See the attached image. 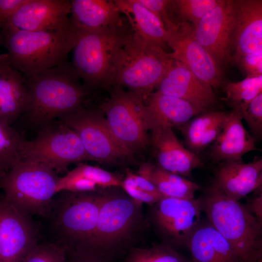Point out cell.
I'll use <instances>...</instances> for the list:
<instances>
[{
    "instance_id": "obj_21",
    "label": "cell",
    "mask_w": 262,
    "mask_h": 262,
    "mask_svg": "<svg viewBox=\"0 0 262 262\" xmlns=\"http://www.w3.org/2000/svg\"><path fill=\"white\" fill-rule=\"evenodd\" d=\"M29 96L23 75L0 54V120L11 125L26 112Z\"/></svg>"
},
{
    "instance_id": "obj_12",
    "label": "cell",
    "mask_w": 262,
    "mask_h": 262,
    "mask_svg": "<svg viewBox=\"0 0 262 262\" xmlns=\"http://www.w3.org/2000/svg\"><path fill=\"white\" fill-rule=\"evenodd\" d=\"M164 26L168 46L173 50L170 53L171 58L213 89L223 87V70L197 40L193 25L186 21L174 22L170 19Z\"/></svg>"
},
{
    "instance_id": "obj_40",
    "label": "cell",
    "mask_w": 262,
    "mask_h": 262,
    "mask_svg": "<svg viewBox=\"0 0 262 262\" xmlns=\"http://www.w3.org/2000/svg\"><path fill=\"white\" fill-rule=\"evenodd\" d=\"M126 173L132 178L136 186L141 190L154 195L165 197L156 187L146 178L134 174L129 170H126Z\"/></svg>"
},
{
    "instance_id": "obj_14",
    "label": "cell",
    "mask_w": 262,
    "mask_h": 262,
    "mask_svg": "<svg viewBox=\"0 0 262 262\" xmlns=\"http://www.w3.org/2000/svg\"><path fill=\"white\" fill-rule=\"evenodd\" d=\"M153 216L156 227L170 246H186L199 224L202 210L201 198L164 197L155 204Z\"/></svg>"
},
{
    "instance_id": "obj_34",
    "label": "cell",
    "mask_w": 262,
    "mask_h": 262,
    "mask_svg": "<svg viewBox=\"0 0 262 262\" xmlns=\"http://www.w3.org/2000/svg\"><path fill=\"white\" fill-rule=\"evenodd\" d=\"M65 251L46 240L40 241L25 256L21 262H66Z\"/></svg>"
},
{
    "instance_id": "obj_38",
    "label": "cell",
    "mask_w": 262,
    "mask_h": 262,
    "mask_svg": "<svg viewBox=\"0 0 262 262\" xmlns=\"http://www.w3.org/2000/svg\"><path fill=\"white\" fill-rule=\"evenodd\" d=\"M27 0H0V30Z\"/></svg>"
},
{
    "instance_id": "obj_25",
    "label": "cell",
    "mask_w": 262,
    "mask_h": 262,
    "mask_svg": "<svg viewBox=\"0 0 262 262\" xmlns=\"http://www.w3.org/2000/svg\"><path fill=\"white\" fill-rule=\"evenodd\" d=\"M229 112H203L178 128L184 138L185 147L198 155L212 144L221 132Z\"/></svg>"
},
{
    "instance_id": "obj_27",
    "label": "cell",
    "mask_w": 262,
    "mask_h": 262,
    "mask_svg": "<svg viewBox=\"0 0 262 262\" xmlns=\"http://www.w3.org/2000/svg\"><path fill=\"white\" fill-rule=\"evenodd\" d=\"M146 102L152 120V127L160 125L178 128L205 112L183 99L156 91Z\"/></svg>"
},
{
    "instance_id": "obj_4",
    "label": "cell",
    "mask_w": 262,
    "mask_h": 262,
    "mask_svg": "<svg viewBox=\"0 0 262 262\" xmlns=\"http://www.w3.org/2000/svg\"><path fill=\"white\" fill-rule=\"evenodd\" d=\"M2 45L12 66L24 76H32L67 62L75 34L72 30L26 31L6 27L0 31Z\"/></svg>"
},
{
    "instance_id": "obj_10",
    "label": "cell",
    "mask_w": 262,
    "mask_h": 262,
    "mask_svg": "<svg viewBox=\"0 0 262 262\" xmlns=\"http://www.w3.org/2000/svg\"><path fill=\"white\" fill-rule=\"evenodd\" d=\"M59 118L77 134L92 161L116 164L131 160L133 155L115 137L100 107L82 106Z\"/></svg>"
},
{
    "instance_id": "obj_30",
    "label": "cell",
    "mask_w": 262,
    "mask_h": 262,
    "mask_svg": "<svg viewBox=\"0 0 262 262\" xmlns=\"http://www.w3.org/2000/svg\"><path fill=\"white\" fill-rule=\"evenodd\" d=\"M23 140L11 125L0 120V178L20 161L19 147Z\"/></svg>"
},
{
    "instance_id": "obj_13",
    "label": "cell",
    "mask_w": 262,
    "mask_h": 262,
    "mask_svg": "<svg viewBox=\"0 0 262 262\" xmlns=\"http://www.w3.org/2000/svg\"><path fill=\"white\" fill-rule=\"evenodd\" d=\"M41 240L32 217L0 198V262H21Z\"/></svg>"
},
{
    "instance_id": "obj_35",
    "label": "cell",
    "mask_w": 262,
    "mask_h": 262,
    "mask_svg": "<svg viewBox=\"0 0 262 262\" xmlns=\"http://www.w3.org/2000/svg\"><path fill=\"white\" fill-rule=\"evenodd\" d=\"M238 114L246 122L255 141L262 138V93L259 94Z\"/></svg>"
},
{
    "instance_id": "obj_43",
    "label": "cell",
    "mask_w": 262,
    "mask_h": 262,
    "mask_svg": "<svg viewBox=\"0 0 262 262\" xmlns=\"http://www.w3.org/2000/svg\"><path fill=\"white\" fill-rule=\"evenodd\" d=\"M2 45V41H1V36L0 31V46Z\"/></svg>"
},
{
    "instance_id": "obj_16",
    "label": "cell",
    "mask_w": 262,
    "mask_h": 262,
    "mask_svg": "<svg viewBox=\"0 0 262 262\" xmlns=\"http://www.w3.org/2000/svg\"><path fill=\"white\" fill-rule=\"evenodd\" d=\"M70 12L69 0H27L3 28L9 27L26 31H68L71 30L69 17Z\"/></svg>"
},
{
    "instance_id": "obj_7",
    "label": "cell",
    "mask_w": 262,
    "mask_h": 262,
    "mask_svg": "<svg viewBox=\"0 0 262 262\" xmlns=\"http://www.w3.org/2000/svg\"><path fill=\"white\" fill-rule=\"evenodd\" d=\"M59 178L43 164L20 160L0 178V188L4 199L20 212L46 219Z\"/></svg>"
},
{
    "instance_id": "obj_28",
    "label": "cell",
    "mask_w": 262,
    "mask_h": 262,
    "mask_svg": "<svg viewBox=\"0 0 262 262\" xmlns=\"http://www.w3.org/2000/svg\"><path fill=\"white\" fill-rule=\"evenodd\" d=\"M138 175L149 180L165 197L193 199L201 189L196 183L150 163L142 164Z\"/></svg>"
},
{
    "instance_id": "obj_33",
    "label": "cell",
    "mask_w": 262,
    "mask_h": 262,
    "mask_svg": "<svg viewBox=\"0 0 262 262\" xmlns=\"http://www.w3.org/2000/svg\"><path fill=\"white\" fill-rule=\"evenodd\" d=\"M67 175L81 177L96 183L98 187H121L123 180L116 175L100 167L80 163Z\"/></svg>"
},
{
    "instance_id": "obj_15",
    "label": "cell",
    "mask_w": 262,
    "mask_h": 262,
    "mask_svg": "<svg viewBox=\"0 0 262 262\" xmlns=\"http://www.w3.org/2000/svg\"><path fill=\"white\" fill-rule=\"evenodd\" d=\"M234 0H220L195 26L194 35L223 70L232 62Z\"/></svg>"
},
{
    "instance_id": "obj_24",
    "label": "cell",
    "mask_w": 262,
    "mask_h": 262,
    "mask_svg": "<svg viewBox=\"0 0 262 262\" xmlns=\"http://www.w3.org/2000/svg\"><path fill=\"white\" fill-rule=\"evenodd\" d=\"M186 246L192 262H240L231 245L208 221H201Z\"/></svg>"
},
{
    "instance_id": "obj_18",
    "label": "cell",
    "mask_w": 262,
    "mask_h": 262,
    "mask_svg": "<svg viewBox=\"0 0 262 262\" xmlns=\"http://www.w3.org/2000/svg\"><path fill=\"white\" fill-rule=\"evenodd\" d=\"M150 143L158 166L181 176H187L202 165L200 157L187 149L178 139L172 128L156 125L150 130Z\"/></svg>"
},
{
    "instance_id": "obj_42",
    "label": "cell",
    "mask_w": 262,
    "mask_h": 262,
    "mask_svg": "<svg viewBox=\"0 0 262 262\" xmlns=\"http://www.w3.org/2000/svg\"><path fill=\"white\" fill-rule=\"evenodd\" d=\"M262 194L254 199L252 202V208L256 215L257 219L262 222Z\"/></svg>"
},
{
    "instance_id": "obj_41",
    "label": "cell",
    "mask_w": 262,
    "mask_h": 262,
    "mask_svg": "<svg viewBox=\"0 0 262 262\" xmlns=\"http://www.w3.org/2000/svg\"><path fill=\"white\" fill-rule=\"evenodd\" d=\"M66 262H104L94 257L78 255H66Z\"/></svg>"
},
{
    "instance_id": "obj_3",
    "label": "cell",
    "mask_w": 262,
    "mask_h": 262,
    "mask_svg": "<svg viewBox=\"0 0 262 262\" xmlns=\"http://www.w3.org/2000/svg\"><path fill=\"white\" fill-rule=\"evenodd\" d=\"M200 198L209 222L231 245L240 262H258L262 257V223L214 182Z\"/></svg>"
},
{
    "instance_id": "obj_31",
    "label": "cell",
    "mask_w": 262,
    "mask_h": 262,
    "mask_svg": "<svg viewBox=\"0 0 262 262\" xmlns=\"http://www.w3.org/2000/svg\"><path fill=\"white\" fill-rule=\"evenodd\" d=\"M125 262H192L167 245L147 248L135 247L128 253Z\"/></svg>"
},
{
    "instance_id": "obj_20",
    "label": "cell",
    "mask_w": 262,
    "mask_h": 262,
    "mask_svg": "<svg viewBox=\"0 0 262 262\" xmlns=\"http://www.w3.org/2000/svg\"><path fill=\"white\" fill-rule=\"evenodd\" d=\"M214 182L227 196L239 201L262 186V159L248 163L242 159L222 162Z\"/></svg>"
},
{
    "instance_id": "obj_19",
    "label": "cell",
    "mask_w": 262,
    "mask_h": 262,
    "mask_svg": "<svg viewBox=\"0 0 262 262\" xmlns=\"http://www.w3.org/2000/svg\"><path fill=\"white\" fill-rule=\"evenodd\" d=\"M262 49V0H234L232 62Z\"/></svg>"
},
{
    "instance_id": "obj_9",
    "label": "cell",
    "mask_w": 262,
    "mask_h": 262,
    "mask_svg": "<svg viewBox=\"0 0 262 262\" xmlns=\"http://www.w3.org/2000/svg\"><path fill=\"white\" fill-rule=\"evenodd\" d=\"M20 160L43 164L57 174L74 163L92 161L79 137L60 122L41 128L33 140H23L19 147Z\"/></svg>"
},
{
    "instance_id": "obj_39",
    "label": "cell",
    "mask_w": 262,
    "mask_h": 262,
    "mask_svg": "<svg viewBox=\"0 0 262 262\" xmlns=\"http://www.w3.org/2000/svg\"><path fill=\"white\" fill-rule=\"evenodd\" d=\"M145 7L158 16L163 22L169 17L168 9L171 0H138Z\"/></svg>"
},
{
    "instance_id": "obj_44",
    "label": "cell",
    "mask_w": 262,
    "mask_h": 262,
    "mask_svg": "<svg viewBox=\"0 0 262 262\" xmlns=\"http://www.w3.org/2000/svg\"><path fill=\"white\" fill-rule=\"evenodd\" d=\"M258 262H262V259L261 258V259L258 261Z\"/></svg>"
},
{
    "instance_id": "obj_8",
    "label": "cell",
    "mask_w": 262,
    "mask_h": 262,
    "mask_svg": "<svg viewBox=\"0 0 262 262\" xmlns=\"http://www.w3.org/2000/svg\"><path fill=\"white\" fill-rule=\"evenodd\" d=\"M109 98L100 106L116 139L131 154L146 148L152 120L144 101L130 91L112 86Z\"/></svg>"
},
{
    "instance_id": "obj_32",
    "label": "cell",
    "mask_w": 262,
    "mask_h": 262,
    "mask_svg": "<svg viewBox=\"0 0 262 262\" xmlns=\"http://www.w3.org/2000/svg\"><path fill=\"white\" fill-rule=\"evenodd\" d=\"M220 1V0H171L169 8L176 11L178 21L188 22L194 27Z\"/></svg>"
},
{
    "instance_id": "obj_36",
    "label": "cell",
    "mask_w": 262,
    "mask_h": 262,
    "mask_svg": "<svg viewBox=\"0 0 262 262\" xmlns=\"http://www.w3.org/2000/svg\"><path fill=\"white\" fill-rule=\"evenodd\" d=\"M121 187L135 202L149 205L155 204L164 197L154 195L139 189L136 185L132 178L127 173L126 177L122 181Z\"/></svg>"
},
{
    "instance_id": "obj_1",
    "label": "cell",
    "mask_w": 262,
    "mask_h": 262,
    "mask_svg": "<svg viewBox=\"0 0 262 262\" xmlns=\"http://www.w3.org/2000/svg\"><path fill=\"white\" fill-rule=\"evenodd\" d=\"M105 194L61 191L53 197L46 218L48 238L66 255H85L97 226Z\"/></svg>"
},
{
    "instance_id": "obj_22",
    "label": "cell",
    "mask_w": 262,
    "mask_h": 262,
    "mask_svg": "<svg viewBox=\"0 0 262 262\" xmlns=\"http://www.w3.org/2000/svg\"><path fill=\"white\" fill-rule=\"evenodd\" d=\"M69 17L74 32L92 31L119 25L127 20L122 18L114 0H73Z\"/></svg>"
},
{
    "instance_id": "obj_37",
    "label": "cell",
    "mask_w": 262,
    "mask_h": 262,
    "mask_svg": "<svg viewBox=\"0 0 262 262\" xmlns=\"http://www.w3.org/2000/svg\"><path fill=\"white\" fill-rule=\"evenodd\" d=\"M234 63L240 66L247 77L262 76V49L243 55Z\"/></svg>"
},
{
    "instance_id": "obj_2",
    "label": "cell",
    "mask_w": 262,
    "mask_h": 262,
    "mask_svg": "<svg viewBox=\"0 0 262 262\" xmlns=\"http://www.w3.org/2000/svg\"><path fill=\"white\" fill-rule=\"evenodd\" d=\"M24 77L29 96L26 118L31 124L41 128L83 106L90 90L80 84V78L68 62Z\"/></svg>"
},
{
    "instance_id": "obj_17",
    "label": "cell",
    "mask_w": 262,
    "mask_h": 262,
    "mask_svg": "<svg viewBox=\"0 0 262 262\" xmlns=\"http://www.w3.org/2000/svg\"><path fill=\"white\" fill-rule=\"evenodd\" d=\"M156 88V91L183 99L204 111L216 110L218 98L212 87L174 60Z\"/></svg>"
},
{
    "instance_id": "obj_23",
    "label": "cell",
    "mask_w": 262,
    "mask_h": 262,
    "mask_svg": "<svg viewBox=\"0 0 262 262\" xmlns=\"http://www.w3.org/2000/svg\"><path fill=\"white\" fill-rule=\"evenodd\" d=\"M240 115L229 111L224 128L212 144L210 156L213 162L235 161L248 152L257 150L255 141L245 128Z\"/></svg>"
},
{
    "instance_id": "obj_6",
    "label": "cell",
    "mask_w": 262,
    "mask_h": 262,
    "mask_svg": "<svg viewBox=\"0 0 262 262\" xmlns=\"http://www.w3.org/2000/svg\"><path fill=\"white\" fill-rule=\"evenodd\" d=\"M173 61L170 53L133 32L115 59L112 86L127 88L145 102Z\"/></svg>"
},
{
    "instance_id": "obj_26",
    "label": "cell",
    "mask_w": 262,
    "mask_h": 262,
    "mask_svg": "<svg viewBox=\"0 0 262 262\" xmlns=\"http://www.w3.org/2000/svg\"><path fill=\"white\" fill-rule=\"evenodd\" d=\"M123 13L133 32L144 41L163 49L168 46L167 33L162 20L138 0H114Z\"/></svg>"
},
{
    "instance_id": "obj_29",
    "label": "cell",
    "mask_w": 262,
    "mask_h": 262,
    "mask_svg": "<svg viewBox=\"0 0 262 262\" xmlns=\"http://www.w3.org/2000/svg\"><path fill=\"white\" fill-rule=\"evenodd\" d=\"M223 89L226 97L222 99L238 113L262 93V76L246 77L240 82L225 83Z\"/></svg>"
},
{
    "instance_id": "obj_5",
    "label": "cell",
    "mask_w": 262,
    "mask_h": 262,
    "mask_svg": "<svg viewBox=\"0 0 262 262\" xmlns=\"http://www.w3.org/2000/svg\"><path fill=\"white\" fill-rule=\"evenodd\" d=\"M72 66L89 89L110 87L115 59L133 33L128 20L92 31L74 32Z\"/></svg>"
},
{
    "instance_id": "obj_11",
    "label": "cell",
    "mask_w": 262,
    "mask_h": 262,
    "mask_svg": "<svg viewBox=\"0 0 262 262\" xmlns=\"http://www.w3.org/2000/svg\"><path fill=\"white\" fill-rule=\"evenodd\" d=\"M140 204L131 198L105 194L94 237L85 256L109 262L131 234Z\"/></svg>"
}]
</instances>
